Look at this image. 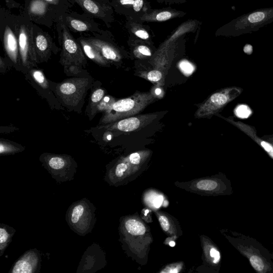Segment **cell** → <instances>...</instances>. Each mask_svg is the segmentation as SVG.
Segmentation results:
<instances>
[{
  "label": "cell",
  "mask_w": 273,
  "mask_h": 273,
  "mask_svg": "<svg viewBox=\"0 0 273 273\" xmlns=\"http://www.w3.org/2000/svg\"><path fill=\"white\" fill-rule=\"evenodd\" d=\"M156 98L150 93H136L125 99L116 101L104 113L99 126L113 123L125 118L135 115L145 110Z\"/></svg>",
  "instance_id": "cell-1"
},
{
  "label": "cell",
  "mask_w": 273,
  "mask_h": 273,
  "mask_svg": "<svg viewBox=\"0 0 273 273\" xmlns=\"http://www.w3.org/2000/svg\"><path fill=\"white\" fill-rule=\"evenodd\" d=\"M273 22V7L258 9L233 20L223 27L219 34L239 37L258 31Z\"/></svg>",
  "instance_id": "cell-2"
},
{
  "label": "cell",
  "mask_w": 273,
  "mask_h": 273,
  "mask_svg": "<svg viewBox=\"0 0 273 273\" xmlns=\"http://www.w3.org/2000/svg\"><path fill=\"white\" fill-rule=\"evenodd\" d=\"M57 31L62 49L60 64L68 71L71 69L75 72L80 71L87 65L85 54L62 18L57 24Z\"/></svg>",
  "instance_id": "cell-3"
},
{
  "label": "cell",
  "mask_w": 273,
  "mask_h": 273,
  "mask_svg": "<svg viewBox=\"0 0 273 273\" xmlns=\"http://www.w3.org/2000/svg\"><path fill=\"white\" fill-rule=\"evenodd\" d=\"M91 78L75 77L54 84L52 91L61 104L68 109L78 111L82 108L87 92L90 88Z\"/></svg>",
  "instance_id": "cell-4"
},
{
  "label": "cell",
  "mask_w": 273,
  "mask_h": 273,
  "mask_svg": "<svg viewBox=\"0 0 273 273\" xmlns=\"http://www.w3.org/2000/svg\"><path fill=\"white\" fill-rule=\"evenodd\" d=\"M96 207L91 202L83 199L73 203L69 207L66 220L72 230L80 236L92 232L95 226Z\"/></svg>",
  "instance_id": "cell-5"
},
{
  "label": "cell",
  "mask_w": 273,
  "mask_h": 273,
  "mask_svg": "<svg viewBox=\"0 0 273 273\" xmlns=\"http://www.w3.org/2000/svg\"><path fill=\"white\" fill-rule=\"evenodd\" d=\"M42 165L57 183L74 179L77 163L74 159L68 155L44 154L40 158Z\"/></svg>",
  "instance_id": "cell-6"
},
{
  "label": "cell",
  "mask_w": 273,
  "mask_h": 273,
  "mask_svg": "<svg viewBox=\"0 0 273 273\" xmlns=\"http://www.w3.org/2000/svg\"><path fill=\"white\" fill-rule=\"evenodd\" d=\"M19 54L21 72L27 74L32 69L37 67L38 61L34 39V27L23 24L18 29Z\"/></svg>",
  "instance_id": "cell-7"
},
{
  "label": "cell",
  "mask_w": 273,
  "mask_h": 273,
  "mask_svg": "<svg viewBox=\"0 0 273 273\" xmlns=\"http://www.w3.org/2000/svg\"><path fill=\"white\" fill-rule=\"evenodd\" d=\"M158 117L159 114L156 113L131 116L113 123L99 126L98 128L104 129L110 132L132 133L147 127Z\"/></svg>",
  "instance_id": "cell-8"
},
{
  "label": "cell",
  "mask_w": 273,
  "mask_h": 273,
  "mask_svg": "<svg viewBox=\"0 0 273 273\" xmlns=\"http://www.w3.org/2000/svg\"><path fill=\"white\" fill-rule=\"evenodd\" d=\"M106 265L105 253L100 245L94 244L89 247L81 260L78 273H92L103 268Z\"/></svg>",
  "instance_id": "cell-9"
},
{
  "label": "cell",
  "mask_w": 273,
  "mask_h": 273,
  "mask_svg": "<svg viewBox=\"0 0 273 273\" xmlns=\"http://www.w3.org/2000/svg\"><path fill=\"white\" fill-rule=\"evenodd\" d=\"M231 91L225 89L210 96L198 106L194 116L196 118H207L219 111L231 100Z\"/></svg>",
  "instance_id": "cell-10"
},
{
  "label": "cell",
  "mask_w": 273,
  "mask_h": 273,
  "mask_svg": "<svg viewBox=\"0 0 273 273\" xmlns=\"http://www.w3.org/2000/svg\"><path fill=\"white\" fill-rule=\"evenodd\" d=\"M41 262L40 251L37 249L29 250L17 260L10 273L39 272Z\"/></svg>",
  "instance_id": "cell-11"
},
{
  "label": "cell",
  "mask_w": 273,
  "mask_h": 273,
  "mask_svg": "<svg viewBox=\"0 0 273 273\" xmlns=\"http://www.w3.org/2000/svg\"><path fill=\"white\" fill-rule=\"evenodd\" d=\"M4 48L8 57L17 71H21L17 36L9 26H7L4 35Z\"/></svg>",
  "instance_id": "cell-12"
},
{
  "label": "cell",
  "mask_w": 273,
  "mask_h": 273,
  "mask_svg": "<svg viewBox=\"0 0 273 273\" xmlns=\"http://www.w3.org/2000/svg\"><path fill=\"white\" fill-rule=\"evenodd\" d=\"M34 39L38 63L47 62L53 50L51 38L44 32L34 31Z\"/></svg>",
  "instance_id": "cell-13"
},
{
  "label": "cell",
  "mask_w": 273,
  "mask_h": 273,
  "mask_svg": "<svg viewBox=\"0 0 273 273\" xmlns=\"http://www.w3.org/2000/svg\"><path fill=\"white\" fill-rule=\"evenodd\" d=\"M109 62H119L122 59L119 51L110 43L96 38H86Z\"/></svg>",
  "instance_id": "cell-14"
},
{
  "label": "cell",
  "mask_w": 273,
  "mask_h": 273,
  "mask_svg": "<svg viewBox=\"0 0 273 273\" xmlns=\"http://www.w3.org/2000/svg\"><path fill=\"white\" fill-rule=\"evenodd\" d=\"M78 42L85 55L93 62L103 67H107L110 65V62L104 58L100 52L86 38H80Z\"/></svg>",
  "instance_id": "cell-15"
},
{
  "label": "cell",
  "mask_w": 273,
  "mask_h": 273,
  "mask_svg": "<svg viewBox=\"0 0 273 273\" xmlns=\"http://www.w3.org/2000/svg\"><path fill=\"white\" fill-rule=\"evenodd\" d=\"M180 12L173 10H158L150 14H145L141 18V20L144 21H165L168 20L176 18L182 14Z\"/></svg>",
  "instance_id": "cell-16"
},
{
  "label": "cell",
  "mask_w": 273,
  "mask_h": 273,
  "mask_svg": "<svg viewBox=\"0 0 273 273\" xmlns=\"http://www.w3.org/2000/svg\"><path fill=\"white\" fill-rule=\"evenodd\" d=\"M86 13L97 18H103L105 16L106 7L94 0H74Z\"/></svg>",
  "instance_id": "cell-17"
},
{
  "label": "cell",
  "mask_w": 273,
  "mask_h": 273,
  "mask_svg": "<svg viewBox=\"0 0 273 273\" xmlns=\"http://www.w3.org/2000/svg\"><path fill=\"white\" fill-rule=\"evenodd\" d=\"M16 232L13 227L1 224L0 226V257L4 254L6 250L12 241L13 237Z\"/></svg>",
  "instance_id": "cell-18"
},
{
  "label": "cell",
  "mask_w": 273,
  "mask_h": 273,
  "mask_svg": "<svg viewBox=\"0 0 273 273\" xmlns=\"http://www.w3.org/2000/svg\"><path fill=\"white\" fill-rule=\"evenodd\" d=\"M105 93V90L101 88H97L93 92L86 111L90 119L97 114V108L104 97Z\"/></svg>",
  "instance_id": "cell-19"
},
{
  "label": "cell",
  "mask_w": 273,
  "mask_h": 273,
  "mask_svg": "<svg viewBox=\"0 0 273 273\" xmlns=\"http://www.w3.org/2000/svg\"><path fill=\"white\" fill-rule=\"evenodd\" d=\"M64 22L68 27L75 32H89L93 29L92 25L86 21L71 17H67Z\"/></svg>",
  "instance_id": "cell-20"
},
{
  "label": "cell",
  "mask_w": 273,
  "mask_h": 273,
  "mask_svg": "<svg viewBox=\"0 0 273 273\" xmlns=\"http://www.w3.org/2000/svg\"><path fill=\"white\" fill-rule=\"evenodd\" d=\"M48 3L45 0H32L28 7V12L33 16H43L47 12Z\"/></svg>",
  "instance_id": "cell-21"
},
{
  "label": "cell",
  "mask_w": 273,
  "mask_h": 273,
  "mask_svg": "<svg viewBox=\"0 0 273 273\" xmlns=\"http://www.w3.org/2000/svg\"><path fill=\"white\" fill-rule=\"evenodd\" d=\"M31 78L35 81L41 88L44 90H50L49 82L43 71L35 68L31 69L28 73Z\"/></svg>",
  "instance_id": "cell-22"
},
{
  "label": "cell",
  "mask_w": 273,
  "mask_h": 273,
  "mask_svg": "<svg viewBox=\"0 0 273 273\" xmlns=\"http://www.w3.org/2000/svg\"><path fill=\"white\" fill-rule=\"evenodd\" d=\"M150 155L149 150H141L134 153L127 157V159L134 168H137L147 159Z\"/></svg>",
  "instance_id": "cell-23"
},
{
  "label": "cell",
  "mask_w": 273,
  "mask_h": 273,
  "mask_svg": "<svg viewBox=\"0 0 273 273\" xmlns=\"http://www.w3.org/2000/svg\"><path fill=\"white\" fill-rule=\"evenodd\" d=\"M192 186H194L195 190L200 192H211L218 187V183L213 180L201 179L195 181Z\"/></svg>",
  "instance_id": "cell-24"
},
{
  "label": "cell",
  "mask_w": 273,
  "mask_h": 273,
  "mask_svg": "<svg viewBox=\"0 0 273 273\" xmlns=\"http://www.w3.org/2000/svg\"><path fill=\"white\" fill-rule=\"evenodd\" d=\"M23 150L22 147L10 143V141L2 139L0 142V154L2 155H14Z\"/></svg>",
  "instance_id": "cell-25"
},
{
  "label": "cell",
  "mask_w": 273,
  "mask_h": 273,
  "mask_svg": "<svg viewBox=\"0 0 273 273\" xmlns=\"http://www.w3.org/2000/svg\"><path fill=\"white\" fill-rule=\"evenodd\" d=\"M158 217L164 231L169 235H173L174 234V231H175V229H174V225L168 217L161 213H159Z\"/></svg>",
  "instance_id": "cell-26"
},
{
  "label": "cell",
  "mask_w": 273,
  "mask_h": 273,
  "mask_svg": "<svg viewBox=\"0 0 273 273\" xmlns=\"http://www.w3.org/2000/svg\"><path fill=\"white\" fill-rule=\"evenodd\" d=\"M141 77L154 83H157V85H161V81L163 80V74L159 70L150 71L148 72H143L139 75Z\"/></svg>",
  "instance_id": "cell-27"
},
{
  "label": "cell",
  "mask_w": 273,
  "mask_h": 273,
  "mask_svg": "<svg viewBox=\"0 0 273 273\" xmlns=\"http://www.w3.org/2000/svg\"><path fill=\"white\" fill-rule=\"evenodd\" d=\"M115 101V98L112 96H104L97 108V114L101 112L104 113L110 108Z\"/></svg>",
  "instance_id": "cell-28"
},
{
  "label": "cell",
  "mask_w": 273,
  "mask_h": 273,
  "mask_svg": "<svg viewBox=\"0 0 273 273\" xmlns=\"http://www.w3.org/2000/svg\"><path fill=\"white\" fill-rule=\"evenodd\" d=\"M178 68L180 71L187 76L191 75L195 71V67L193 64L187 60L181 61L178 64Z\"/></svg>",
  "instance_id": "cell-29"
},
{
  "label": "cell",
  "mask_w": 273,
  "mask_h": 273,
  "mask_svg": "<svg viewBox=\"0 0 273 273\" xmlns=\"http://www.w3.org/2000/svg\"><path fill=\"white\" fill-rule=\"evenodd\" d=\"M134 53L136 57L140 59L146 58L151 55L150 49L145 46H138L135 49Z\"/></svg>",
  "instance_id": "cell-30"
},
{
  "label": "cell",
  "mask_w": 273,
  "mask_h": 273,
  "mask_svg": "<svg viewBox=\"0 0 273 273\" xmlns=\"http://www.w3.org/2000/svg\"><path fill=\"white\" fill-rule=\"evenodd\" d=\"M251 265L257 271H261L264 268V264L263 260L256 256L251 257L250 259Z\"/></svg>",
  "instance_id": "cell-31"
},
{
  "label": "cell",
  "mask_w": 273,
  "mask_h": 273,
  "mask_svg": "<svg viewBox=\"0 0 273 273\" xmlns=\"http://www.w3.org/2000/svg\"><path fill=\"white\" fill-rule=\"evenodd\" d=\"M250 108L246 105H240L236 110V114L240 118H247L251 114Z\"/></svg>",
  "instance_id": "cell-32"
},
{
  "label": "cell",
  "mask_w": 273,
  "mask_h": 273,
  "mask_svg": "<svg viewBox=\"0 0 273 273\" xmlns=\"http://www.w3.org/2000/svg\"><path fill=\"white\" fill-rule=\"evenodd\" d=\"M153 96L155 97L156 99L160 100L165 96V91L163 89L160 85H156L153 87L150 92Z\"/></svg>",
  "instance_id": "cell-33"
},
{
  "label": "cell",
  "mask_w": 273,
  "mask_h": 273,
  "mask_svg": "<svg viewBox=\"0 0 273 273\" xmlns=\"http://www.w3.org/2000/svg\"><path fill=\"white\" fill-rule=\"evenodd\" d=\"M182 268V265L180 264H173L171 265L168 266L165 270H163L161 272H179L180 271Z\"/></svg>",
  "instance_id": "cell-34"
},
{
  "label": "cell",
  "mask_w": 273,
  "mask_h": 273,
  "mask_svg": "<svg viewBox=\"0 0 273 273\" xmlns=\"http://www.w3.org/2000/svg\"><path fill=\"white\" fill-rule=\"evenodd\" d=\"M210 256L214 258V263L217 264L219 263L221 259V255L219 251H217L215 248H213L209 251Z\"/></svg>",
  "instance_id": "cell-35"
},
{
  "label": "cell",
  "mask_w": 273,
  "mask_h": 273,
  "mask_svg": "<svg viewBox=\"0 0 273 273\" xmlns=\"http://www.w3.org/2000/svg\"><path fill=\"white\" fill-rule=\"evenodd\" d=\"M134 33L137 37L141 39L147 40L149 38V35L148 33L144 29H136V31H134Z\"/></svg>",
  "instance_id": "cell-36"
},
{
  "label": "cell",
  "mask_w": 273,
  "mask_h": 273,
  "mask_svg": "<svg viewBox=\"0 0 273 273\" xmlns=\"http://www.w3.org/2000/svg\"><path fill=\"white\" fill-rule=\"evenodd\" d=\"M144 5L143 0H135V3L133 5L134 10L136 12H140L142 7H143Z\"/></svg>",
  "instance_id": "cell-37"
},
{
  "label": "cell",
  "mask_w": 273,
  "mask_h": 273,
  "mask_svg": "<svg viewBox=\"0 0 273 273\" xmlns=\"http://www.w3.org/2000/svg\"><path fill=\"white\" fill-rule=\"evenodd\" d=\"M119 2L120 4H121L123 6H133L135 3V0H119Z\"/></svg>",
  "instance_id": "cell-38"
},
{
  "label": "cell",
  "mask_w": 273,
  "mask_h": 273,
  "mask_svg": "<svg viewBox=\"0 0 273 273\" xmlns=\"http://www.w3.org/2000/svg\"><path fill=\"white\" fill-rule=\"evenodd\" d=\"M261 144V146L268 152H270L272 149L270 145L267 143L266 142L262 141Z\"/></svg>",
  "instance_id": "cell-39"
},
{
  "label": "cell",
  "mask_w": 273,
  "mask_h": 273,
  "mask_svg": "<svg viewBox=\"0 0 273 273\" xmlns=\"http://www.w3.org/2000/svg\"><path fill=\"white\" fill-rule=\"evenodd\" d=\"M1 65H0V68H1V72H5L7 68V65L4 60V59L1 57Z\"/></svg>",
  "instance_id": "cell-40"
},
{
  "label": "cell",
  "mask_w": 273,
  "mask_h": 273,
  "mask_svg": "<svg viewBox=\"0 0 273 273\" xmlns=\"http://www.w3.org/2000/svg\"><path fill=\"white\" fill-rule=\"evenodd\" d=\"M245 52L248 54H251L253 52V47L250 45H247L244 49Z\"/></svg>",
  "instance_id": "cell-41"
},
{
  "label": "cell",
  "mask_w": 273,
  "mask_h": 273,
  "mask_svg": "<svg viewBox=\"0 0 273 273\" xmlns=\"http://www.w3.org/2000/svg\"><path fill=\"white\" fill-rule=\"evenodd\" d=\"M45 1L52 5H57L59 3V0H45Z\"/></svg>",
  "instance_id": "cell-42"
},
{
  "label": "cell",
  "mask_w": 273,
  "mask_h": 273,
  "mask_svg": "<svg viewBox=\"0 0 273 273\" xmlns=\"http://www.w3.org/2000/svg\"><path fill=\"white\" fill-rule=\"evenodd\" d=\"M169 245H170V246L171 247H174V246H175L176 244H175V242H174V241H171V242L169 243Z\"/></svg>",
  "instance_id": "cell-43"
},
{
  "label": "cell",
  "mask_w": 273,
  "mask_h": 273,
  "mask_svg": "<svg viewBox=\"0 0 273 273\" xmlns=\"http://www.w3.org/2000/svg\"><path fill=\"white\" fill-rule=\"evenodd\" d=\"M270 151H271L270 155L273 157V149H272V150Z\"/></svg>",
  "instance_id": "cell-44"
},
{
  "label": "cell",
  "mask_w": 273,
  "mask_h": 273,
  "mask_svg": "<svg viewBox=\"0 0 273 273\" xmlns=\"http://www.w3.org/2000/svg\"><path fill=\"white\" fill-rule=\"evenodd\" d=\"M10 1V0H7V2L9 3Z\"/></svg>",
  "instance_id": "cell-45"
}]
</instances>
